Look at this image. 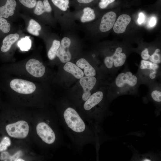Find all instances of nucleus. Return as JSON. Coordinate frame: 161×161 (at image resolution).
Instances as JSON below:
<instances>
[{"label": "nucleus", "mask_w": 161, "mask_h": 161, "mask_svg": "<svg viewBox=\"0 0 161 161\" xmlns=\"http://www.w3.org/2000/svg\"><path fill=\"white\" fill-rule=\"evenodd\" d=\"M145 16L142 13H140L139 15V17L138 19V22L139 24H141L144 21Z\"/></svg>", "instance_id": "34"}, {"label": "nucleus", "mask_w": 161, "mask_h": 161, "mask_svg": "<svg viewBox=\"0 0 161 161\" xmlns=\"http://www.w3.org/2000/svg\"><path fill=\"white\" fill-rule=\"evenodd\" d=\"M10 145L11 141L10 138L7 137H4L0 143V152L6 150L7 147Z\"/></svg>", "instance_id": "26"}, {"label": "nucleus", "mask_w": 161, "mask_h": 161, "mask_svg": "<svg viewBox=\"0 0 161 161\" xmlns=\"http://www.w3.org/2000/svg\"><path fill=\"white\" fill-rule=\"evenodd\" d=\"M22 155V152L21 151L17 152L14 155L10 156V161H16Z\"/></svg>", "instance_id": "32"}, {"label": "nucleus", "mask_w": 161, "mask_h": 161, "mask_svg": "<svg viewBox=\"0 0 161 161\" xmlns=\"http://www.w3.org/2000/svg\"><path fill=\"white\" fill-rule=\"evenodd\" d=\"M143 161H151V160L147 158H145L143 160Z\"/></svg>", "instance_id": "38"}, {"label": "nucleus", "mask_w": 161, "mask_h": 161, "mask_svg": "<svg viewBox=\"0 0 161 161\" xmlns=\"http://www.w3.org/2000/svg\"><path fill=\"white\" fill-rule=\"evenodd\" d=\"M94 0H77L80 3L83 4L89 3Z\"/></svg>", "instance_id": "35"}, {"label": "nucleus", "mask_w": 161, "mask_h": 161, "mask_svg": "<svg viewBox=\"0 0 161 161\" xmlns=\"http://www.w3.org/2000/svg\"><path fill=\"white\" fill-rule=\"evenodd\" d=\"M19 36L17 33L10 34L7 36L3 41V44L1 48V51L4 52L8 51L12 45L18 39Z\"/></svg>", "instance_id": "15"}, {"label": "nucleus", "mask_w": 161, "mask_h": 161, "mask_svg": "<svg viewBox=\"0 0 161 161\" xmlns=\"http://www.w3.org/2000/svg\"><path fill=\"white\" fill-rule=\"evenodd\" d=\"M152 98L155 101L158 102L161 101V92L158 90H154L151 93Z\"/></svg>", "instance_id": "28"}, {"label": "nucleus", "mask_w": 161, "mask_h": 161, "mask_svg": "<svg viewBox=\"0 0 161 161\" xmlns=\"http://www.w3.org/2000/svg\"><path fill=\"white\" fill-rule=\"evenodd\" d=\"M122 49L120 47H117L114 54L111 56L106 57L104 62L106 66L108 69H111L113 65L115 67L122 66L126 59L125 54L122 52Z\"/></svg>", "instance_id": "6"}, {"label": "nucleus", "mask_w": 161, "mask_h": 161, "mask_svg": "<svg viewBox=\"0 0 161 161\" xmlns=\"http://www.w3.org/2000/svg\"><path fill=\"white\" fill-rule=\"evenodd\" d=\"M54 4L63 11H66L69 7V0H51Z\"/></svg>", "instance_id": "23"}, {"label": "nucleus", "mask_w": 161, "mask_h": 161, "mask_svg": "<svg viewBox=\"0 0 161 161\" xmlns=\"http://www.w3.org/2000/svg\"><path fill=\"white\" fill-rule=\"evenodd\" d=\"M137 78L135 75L129 71L126 73H121L119 74L115 79V84L118 87H124L125 85L133 87L135 86L137 83Z\"/></svg>", "instance_id": "10"}, {"label": "nucleus", "mask_w": 161, "mask_h": 161, "mask_svg": "<svg viewBox=\"0 0 161 161\" xmlns=\"http://www.w3.org/2000/svg\"><path fill=\"white\" fill-rule=\"evenodd\" d=\"M8 134L11 137L17 138H24L27 135L29 126L27 123L24 120H20L6 126Z\"/></svg>", "instance_id": "2"}, {"label": "nucleus", "mask_w": 161, "mask_h": 161, "mask_svg": "<svg viewBox=\"0 0 161 161\" xmlns=\"http://www.w3.org/2000/svg\"><path fill=\"white\" fill-rule=\"evenodd\" d=\"M131 20V17L128 15L123 14L120 16L115 22L113 27L114 32L117 34L124 32Z\"/></svg>", "instance_id": "12"}, {"label": "nucleus", "mask_w": 161, "mask_h": 161, "mask_svg": "<svg viewBox=\"0 0 161 161\" xmlns=\"http://www.w3.org/2000/svg\"><path fill=\"white\" fill-rule=\"evenodd\" d=\"M97 80L94 76L83 77L80 79V83L83 89L82 100H86L91 95V91L96 84Z\"/></svg>", "instance_id": "9"}, {"label": "nucleus", "mask_w": 161, "mask_h": 161, "mask_svg": "<svg viewBox=\"0 0 161 161\" xmlns=\"http://www.w3.org/2000/svg\"><path fill=\"white\" fill-rule=\"evenodd\" d=\"M40 25L33 19H30L27 27V30L30 34L36 36L39 35V31L41 30Z\"/></svg>", "instance_id": "19"}, {"label": "nucleus", "mask_w": 161, "mask_h": 161, "mask_svg": "<svg viewBox=\"0 0 161 161\" xmlns=\"http://www.w3.org/2000/svg\"><path fill=\"white\" fill-rule=\"evenodd\" d=\"M10 155L7 151L2 152L0 156V159L4 161H10Z\"/></svg>", "instance_id": "31"}, {"label": "nucleus", "mask_w": 161, "mask_h": 161, "mask_svg": "<svg viewBox=\"0 0 161 161\" xmlns=\"http://www.w3.org/2000/svg\"><path fill=\"white\" fill-rule=\"evenodd\" d=\"M160 52V49H156L154 52L149 58V60L151 62L157 64L161 63V55L159 53Z\"/></svg>", "instance_id": "25"}, {"label": "nucleus", "mask_w": 161, "mask_h": 161, "mask_svg": "<svg viewBox=\"0 0 161 161\" xmlns=\"http://www.w3.org/2000/svg\"><path fill=\"white\" fill-rule=\"evenodd\" d=\"M60 114L63 129L77 151H81L86 145L96 142V134L92 126L78 111L68 106L63 109Z\"/></svg>", "instance_id": "1"}, {"label": "nucleus", "mask_w": 161, "mask_h": 161, "mask_svg": "<svg viewBox=\"0 0 161 161\" xmlns=\"http://www.w3.org/2000/svg\"><path fill=\"white\" fill-rule=\"evenodd\" d=\"M71 43L70 39L67 37L63 38L60 42L56 55L62 63L69 62L71 59V55L69 51Z\"/></svg>", "instance_id": "7"}, {"label": "nucleus", "mask_w": 161, "mask_h": 161, "mask_svg": "<svg viewBox=\"0 0 161 161\" xmlns=\"http://www.w3.org/2000/svg\"><path fill=\"white\" fill-rule=\"evenodd\" d=\"M20 2L25 7L32 8L35 7L37 0H19Z\"/></svg>", "instance_id": "27"}, {"label": "nucleus", "mask_w": 161, "mask_h": 161, "mask_svg": "<svg viewBox=\"0 0 161 161\" xmlns=\"http://www.w3.org/2000/svg\"><path fill=\"white\" fill-rule=\"evenodd\" d=\"M60 44V41H59L54 40L53 41L52 45L47 53L48 57L49 60H52L55 58Z\"/></svg>", "instance_id": "21"}, {"label": "nucleus", "mask_w": 161, "mask_h": 161, "mask_svg": "<svg viewBox=\"0 0 161 161\" xmlns=\"http://www.w3.org/2000/svg\"><path fill=\"white\" fill-rule=\"evenodd\" d=\"M76 64L79 68L84 69V73L85 76H94L96 75L95 69L85 59H79L77 61Z\"/></svg>", "instance_id": "14"}, {"label": "nucleus", "mask_w": 161, "mask_h": 161, "mask_svg": "<svg viewBox=\"0 0 161 161\" xmlns=\"http://www.w3.org/2000/svg\"><path fill=\"white\" fill-rule=\"evenodd\" d=\"M48 120L47 123L42 122L38 123L36 126L37 133L42 140L48 145L54 143L56 139L54 131L49 125Z\"/></svg>", "instance_id": "3"}, {"label": "nucleus", "mask_w": 161, "mask_h": 161, "mask_svg": "<svg viewBox=\"0 0 161 161\" xmlns=\"http://www.w3.org/2000/svg\"><path fill=\"white\" fill-rule=\"evenodd\" d=\"M10 30V24L5 19L0 16V30L4 33L9 32Z\"/></svg>", "instance_id": "24"}, {"label": "nucleus", "mask_w": 161, "mask_h": 161, "mask_svg": "<svg viewBox=\"0 0 161 161\" xmlns=\"http://www.w3.org/2000/svg\"><path fill=\"white\" fill-rule=\"evenodd\" d=\"M18 46L22 51L29 50L32 46L31 41L30 37L26 36L21 39L18 43Z\"/></svg>", "instance_id": "20"}, {"label": "nucleus", "mask_w": 161, "mask_h": 161, "mask_svg": "<svg viewBox=\"0 0 161 161\" xmlns=\"http://www.w3.org/2000/svg\"><path fill=\"white\" fill-rule=\"evenodd\" d=\"M157 23V19L155 17L152 16L150 19L148 23V25L150 27L155 26Z\"/></svg>", "instance_id": "33"}, {"label": "nucleus", "mask_w": 161, "mask_h": 161, "mask_svg": "<svg viewBox=\"0 0 161 161\" xmlns=\"http://www.w3.org/2000/svg\"><path fill=\"white\" fill-rule=\"evenodd\" d=\"M11 88L16 92L22 94L32 93L36 89L35 84L30 81L19 79H15L10 83Z\"/></svg>", "instance_id": "5"}, {"label": "nucleus", "mask_w": 161, "mask_h": 161, "mask_svg": "<svg viewBox=\"0 0 161 161\" xmlns=\"http://www.w3.org/2000/svg\"><path fill=\"white\" fill-rule=\"evenodd\" d=\"M16 161H24V160L21 159V158H18L16 160Z\"/></svg>", "instance_id": "37"}, {"label": "nucleus", "mask_w": 161, "mask_h": 161, "mask_svg": "<svg viewBox=\"0 0 161 161\" xmlns=\"http://www.w3.org/2000/svg\"><path fill=\"white\" fill-rule=\"evenodd\" d=\"M115 0H100L99 5L100 7L102 9L106 8L109 4L113 2Z\"/></svg>", "instance_id": "29"}, {"label": "nucleus", "mask_w": 161, "mask_h": 161, "mask_svg": "<svg viewBox=\"0 0 161 161\" xmlns=\"http://www.w3.org/2000/svg\"><path fill=\"white\" fill-rule=\"evenodd\" d=\"M64 69L77 79H80L84 75L83 71L77 65L71 62H66L64 66Z\"/></svg>", "instance_id": "16"}, {"label": "nucleus", "mask_w": 161, "mask_h": 161, "mask_svg": "<svg viewBox=\"0 0 161 161\" xmlns=\"http://www.w3.org/2000/svg\"><path fill=\"white\" fill-rule=\"evenodd\" d=\"M25 67L27 71L35 77H41L45 72V67L42 63L35 59H31L28 61Z\"/></svg>", "instance_id": "8"}, {"label": "nucleus", "mask_w": 161, "mask_h": 161, "mask_svg": "<svg viewBox=\"0 0 161 161\" xmlns=\"http://www.w3.org/2000/svg\"><path fill=\"white\" fill-rule=\"evenodd\" d=\"M52 10V7L48 0L37 1L34 11V13L37 15H40L45 12H50Z\"/></svg>", "instance_id": "17"}, {"label": "nucleus", "mask_w": 161, "mask_h": 161, "mask_svg": "<svg viewBox=\"0 0 161 161\" xmlns=\"http://www.w3.org/2000/svg\"><path fill=\"white\" fill-rule=\"evenodd\" d=\"M83 11V15L80 18L82 22H89L95 19L96 16L94 10L90 7L84 8Z\"/></svg>", "instance_id": "18"}, {"label": "nucleus", "mask_w": 161, "mask_h": 161, "mask_svg": "<svg viewBox=\"0 0 161 161\" xmlns=\"http://www.w3.org/2000/svg\"><path fill=\"white\" fill-rule=\"evenodd\" d=\"M156 72L152 71L150 73L149 75V77L151 79H153L155 78L156 76Z\"/></svg>", "instance_id": "36"}, {"label": "nucleus", "mask_w": 161, "mask_h": 161, "mask_svg": "<svg viewBox=\"0 0 161 161\" xmlns=\"http://www.w3.org/2000/svg\"><path fill=\"white\" fill-rule=\"evenodd\" d=\"M16 5V0H7L5 4L0 7V16L7 18L13 15Z\"/></svg>", "instance_id": "13"}, {"label": "nucleus", "mask_w": 161, "mask_h": 161, "mask_svg": "<svg viewBox=\"0 0 161 161\" xmlns=\"http://www.w3.org/2000/svg\"><path fill=\"white\" fill-rule=\"evenodd\" d=\"M103 97V92L98 91L91 95L85 101L83 110L79 112L86 120L93 109L102 100Z\"/></svg>", "instance_id": "4"}, {"label": "nucleus", "mask_w": 161, "mask_h": 161, "mask_svg": "<svg viewBox=\"0 0 161 161\" xmlns=\"http://www.w3.org/2000/svg\"><path fill=\"white\" fill-rule=\"evenodd\" d=\"M141 56L143 60H146L149 59L150 55L149 54L148 49L146 48L141 53Z\"/></svg>", "instance_id": "30"}, {"label": "nucleus", "mask_w": 161, "mask_h": 161, "mask_svg": "<svg viewBox=\"0 0 161 161\" xmlns=\"http://www.w3.org/2000/svg\"><path fill=\"white\" fill-rule=\"evenodd\" d=\"M117 15L115 13L110 11L105 13L102 17L100 25V30L103 32L108 31L113 27Z\"/></svg>", "instance_id": "11"}, {"label": "nucleus", "mask_w": 161, "mask_h": 161, "mask_svg": "<svg viewBox=\"0 0 161 161\" xmlns=\"http://www.w3.org/2000/svg\"><path fill=\"white\" fill-rule=\"evenodd\" d=\"M158 68V64L143 60L141 61L140 68L142 69H147L156 72Z\"/></svg>", "instance_id": "22"}]
</instances>
